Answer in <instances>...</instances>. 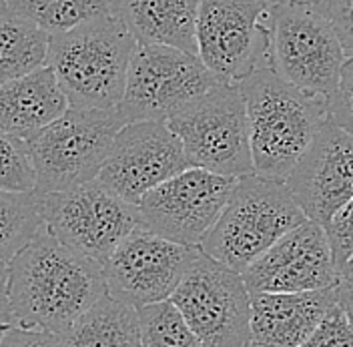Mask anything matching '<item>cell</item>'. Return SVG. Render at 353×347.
<instances>
[{"instance_id": "23", "label": "cell", "mask_w": 353, "mask_h": 347, "mask_svg": "<svg viewBox=\"0 0 353 347\" xmlns=\"http://www.w3.org/2000/svg\"><path fill=\"white\" fill-rule=\"evenodd\" d=\"M8 10L46 32H63L81 22L112 14V0H6Z\"/></svg>"}, {"instance_id": "16", "label": "cell", "mask_w": 353, "mask_h": 347, "mask_svg": "<svg viewBox=\"0 0 353 347\" xmlns=\"http://www.w3.org/2000/svg\"><path fill=\"white\" fill-rule=\"evenodd\" d=\"M285 183L307 219L325 227L353 199V135L325 121Z\"/></svg>"}, {"instance_id": "14", "label": "cell", "mask_w": 353, "mask_h": 347, "mask_svg": "<svg viewBox=\"0 0 353 347\" xmlns=\"http://www.w3.org/2000/svg\"><path fill=\"white\" fill-rule=\"evenodd\" d=\"M189 167L183 143L167 123L141 121L119 130L97 181L139 207L151 189Z\"/></svg>"}, {"instance_id": "4", "label": "cell", "mask_w": 353, "mask_h": 347, "mask_svg": "<svg viewBox=\"0 0 353 347\" xmlns=\"http://www.w3.org/2000/svg\"><path fill=\"white\" fill-rule=\"evenodd\" d=\"M305 221L307 215L285 181L249 175L237 179L225 211L199 247L245 273L253 261Z\"/></svg>"}, {"instance_id": "32", "label": "cell", "mask_w": 353, "mask_h": 347, "mask_svg": "<svg viewBox=\"0 0 353 347\" xmlns=\"http://www.w3.org/2000/svg\"><path fill=\"white\" fill-rule=\"evenodd\" d=\"M339 307L343 309V313L353 326V287L345 283H339Z\"/></svg>"}, {"instance_id": "20", "label": "cell", "mask_w": 353, "mask_h": 347, "mask_svg": "<svg viewBox=\"0 0 353 347\" xmlns=\"http://www.w3.org/2000/svg\"><path fill=\"white\" fill-rule=\"evenodd\" d=\"M61 341L63 347H143L139 309L105 295L61 335Z\"/></svg>"}, {"instance_id": "27", "label": "cell", "mask_w": 353, "mask_h": 347, "mask_svg": "<svg viewBox=\"0 0 353 347\" xmlns=\"http://www.w3.org/2000/svg\"><path fill=\"white\" fill-rule=\"evenodd\" d=\"M323 229L330 239L335 265L341 269L353 257V199L331 217Z\"/></svg>"}, {"instance_id": "12", "label": "cell", "mask_w": 353, "mask_h": 347, "mask_svg": "<svg viewBox=\"0 0 353 347\" xmlns=\"http://www.w3.org/2000/svg\"><path fill=\"white\" fill-rule=\"evenodd\" d=\"M235 185L237 179L189 167L141 199V225L159 237L199 247L225 211Z\"/></svg>"}, {"instance_id": "21", "label": "cell", "mask_w": 353, "mask_h": 347, "mask_svg": "<svg viewBox=\"0 0 353 347\" xmlns=\"http://www.w3.org/2000/svg\"><path fill=\"white\" fill-rule=\"evenodd\" d=\"M50 32L8 8L0 14V85L46 66Z\"/></svg>"}, {"instance_id": "10", "label": "cell", "mask_w": 353, "mask_h": 347, "mask_svg": "<svg viewBox=\"0 0 353 347\" xmlns=\"http://www.w3.org/2000/svg\"><path fill=\"white\" fill-rule=\"evenodd\" d=\"M199 54L165 44H139L123 101L117 109L129 123H167L176 110L219 87Z\"/></svg>"}, {"instance_id": "24", "label": "cell", "mask_w": 353, "mask_h": 347, "mask_svg": "<svg viewBox=\"0 0 353 347\" xmlns=\"http://www.w3.org/2000/svg\"><path fill=\"white\" fill-rule=\"evenodd\" d=\"M143 347H205L173 301L139 309Z\"/></svg>"}, {"instance_id": "22", "label": "cell", "mask_w": 353, "mask_h": 347, "mask_svg": "<svg viewBox=\"0 0 353 347\" xmlns=\"http://www.w3.org/2000/svg\"><path fill=\"white\" fill-rule=\"evenodd\" d=\"M44 229L41 197L0 191V265H8Z\"/></svg>"}, {"instance_id": "19", "label": "cell", "mask_w": 353, "mask_h": 347, "mask_svg": "<svg viewBox=\"0 0 353 347\" xmlns=\"http://www.w3.org/2000/svg\"><path fill=\"white\" fill-rule=\"evenodd\" d=\"M201 0H112V14L139 44H165L197 54Z\"/></svg>"}, {"instance_id": "3", "label": "cell", "mask_w": 353, "mask_h": 347, "mask_svg": "<svg viewBox=\"0 0 353 347\" xmlns=\"http://www.w3.org/2000/svg\"><path fill=\"white\" fill-rule=\"evenodd\" d=\"M139 43L114 14L90 19L52 32L50 66L72 109H117Z\"/></svg>"}, {"instance_id": "13", "label": "cell", "mask_w": 353, "mask_h": 347, "mask_svg": "<svg viewBox=\"0 0 353 347\" xmlns=\"http://www.w3.org/2000/svg\"><path fill=\"white\" fill-rule=\"evenodd\" d=\"M197 251L199 247L159 237L141 225L103 267L109 295L137 309L169 301Z\"/></svg>"}, {"instance_id": "34", "label": "cell", "mask_w": 353, "mask_h": 347, "mask_svg": "<svg viewBox=\"0 0 353 347\" xmlns=\"http://www.w3.org/2000/svg\"><path fill=\"white\" fill-rule=\"evenodd\" d=\"M271 4H303V6H315L319 8L325 0H269Z\"/></svg>"}, {"instance_id": "2", "label": "cell", "mask_w": 353, "mask_h": 347, "mask_svg": "<svg viewBox=\"0 0 353 347\" xmlns=\"http://www.w3.org/2000/svg\"><path fill=\"white\" fill-rule=\"evenodd\" d=\"M237 88L247 107L255 175L287 181L327 121V103L289 85L267 65Z\"/></svg>"}, {"instance_id": "25", "label": "cell", "mask_w": 353, "mask_h": 347, "mask_svg": "<svg viewBox=\"0 0 353 347\" xmlns=\"http://www.w3.org/2000/svg\"><path fill=\"white\" fill-rule=\"evenodd\" d=\"M0 191L32 193L37 191V173L28 143L0 130Z\"/></svg>"}, {"instance_id": "30", "label": "cell", "mask_w": 353, "mask_h": 347, "mask_svg": "<svg viewBox=\"0 0 353 347\" xmlns=\"http://www.w3.org/2000/svg\"><path fill=\"white\" fill-rule=\"evenodd\" d=\"M319 10L330 19L343 48L353 52V0H325Z\"/></svg>"}, {"instance_id": "28", "label": "cell", "mask_w": 353, "mask_h": 347, "mask_svg": "<svg viewBox=\"0 0 353 347\" xmlns=\"http://www.w3.org/2000/svg\"><path fill=\"white\" fill-rule=\"evenodd\" d=\"M299 347H353V326L337 305L323 324L315 329L303 346Z\"/></svg>"}, {"instance_id": "31", "label": "cell", "mask_w": 353, "mask_h": 347, "mask_svg": "<svg viewBox=\"0 0 353 347\" xmlns=\"http://www.w3.org/2000/svg\"><path fill=\"white\" fill-rule=\"evenodd\" d=\"M12 324L8 304V265H0V329Z\"/></svg>"}, {"instance_id": "26", "label": "cell", "mask_w": 353, "mask_h": 347, "mask_svg": "<svg viewBox=\"0 0 353 347\" xmlns=\"http://www.w3.org/2000/svg\"><path fill=\"white\" fill-rule=\"evenodd\" d=\"M327 121L353 135V52L341 66L337 88L327 101Z\"/></svg>"}, {"instance_id": "33", "label": "cell", "mask_w": 353, "mask_h": 347, "mask_svg": "<svg viewBox=\"0 0 353 347\" xmlns=\"http://www.w3.org/2000/svg\"><path fill=\"white\" fill-rule=\"evenodd\" d=\"M339 279H341V283L353 287V257L339 269Z\"/></svg>"}, {"instance_id": "29", "label": "cell", "mask_w": 353, "mask_h": 347, "mask_svg": "<svg viewBox=\"0 0 353 347\" xmlns=\"http://www.w3.org/2000/svg\"><path fill=\"white\" fill-rule=\"evenodd\" d=\"M0 347H63L61 335L8 324L0 329Z\"/></svg>"}, {"instance_id": "17", "label": "cell", "mask_w": 353, "mask_h": 347, "mask_svg": "<svg viewBox=\"0 0 353 347\" xmlns=\"http://www.w3.org/2000/svg\"><path fill=\"white\" fill-rule=\"evenodd\" d=\"M339 305V285L301 293H251V344L299 347Z\"/></svg>"}, {"instance_id": "9", "label": "cell", "mask_w": 353, "mask_h": 347, "mask_svg": "<svg viewBox=\"0 0 353 347\" xmlns=\"http://www.w3.org/2000/svg\"><path fill=\"white\" fill-rule=\"evenodd\" d=\"M171 301L205 347L251 344V291L243 273L201 247Z\"/></svg>"}, {"instance_id": "8", "label": "cell", "mask_w": 353, "mask_h": 347, "mask_svg": "<svg viewBox=\"0 0 353 347\" xmlns=\"http://www.w3.org/2000/svg\"><path fill=\"white\" fill-rule=\"evenodd\" d=\"M44 229L68 249L105 267L117 247L141 227L139 207L97 179L61 193H39Z\"/></svg>"}, {"instance_id": "6", "label": "cell", "mask_w": 353, "mask_h": 347, "mask_svg": "<svg viewBox=\"0 0 353 347\" xmlns=\"http://www.w3.org/2000/svg\"><path fill=\"white\" fill-rule=\"evenodd\" d=\"M345 59L333 24L319 8L271 4L267 66L289 85L327 103Z\"/></svg>"}, {"instance_id": "18", "label": "cell", "mask_w": 353, "mask_h": 347, "mask_svg": "<svg viewBox=\"0 0 353 347\" xmlns=\"http://www.w3.org/2000/svg\"><path fill=\"white\" fill-rule=\"evenodd\" d=\"M68 110V101L50 66L0 85V130L22 141L54 123Z\"/></svg>"}, {"instance_id": "1", "label": "cell", "mask_w": 353, "mask_h": 347, "mask_svg": "<svg viewBox=\"0 0 353 347\" xmlns=\"http://www.w3.org/2000/svg\"><path fill=\"white\" fill-rule=\"evenodd\" d=\"M109 287L103 267L43 229L8 263L12 324L63 335Z\"/></svg>"}, {"instance_id": "36", "label": "cell", "mask_w": 353, "mask_h": 347, "mask_svg": "<svg viewBox=\"0 0 353 347\" xmlns=\"http://www.w3.org/2000/svg\"><path fill=\"white\" fill-rule=\"evenodd\" d=\"M247 347H257V346H253V344H249V346H247Z\"/></svg>"}, {"instance_id": "11", "label": "cell", "mask_w": 353, "mask_h": 347, "mask_svg": "<svg viewBox=\"0 0 353 347\" xmlns=\"http://www.w3.org/2000/svg\"><path fill=\"white\" fill-rule=\"evenodd\" d=\"M269 0H201L197 54L223 85L267 65Z\"/></svg>"}, {"instance_id": "7", "label": "cell", "mask_w": 353, "mask_h": 347, "mask_svg": "<svg viewBox=\"0 0 353 347\" xmlns=\"http://www.w3.org/2000/svg\"><path fill=\"white\" fill-rule=\"evenodd\" d=\"M183 143L191 167L243 179L255 175L249 119L237 85H219L167 121Z\"/></svg>"}, {"instance_id": "5", "label": "cell", "mask_w": 353, "mask_h": 347, "mask_svg": "<svg viewBox=\"0 0 353 347\" xmlns=\"http://www.w3.org/2000/svg\"><path fill=\"white\" fill-rule=\"evenodd\" d=\"M125 125L119 109L68 107L63 117L26 141L37 193H61L94 181Z\"/></svg>"}, {"instance_id": "35", "label": "cell", "mask_w": 353, "mask_h": 347, "mask_svg": "<svg viewBox=\"0 0 353 347\" xmlns=\"http://www.w3.org/2000/svg\"><path fill=\"white\" fill-rule=\"evenodd\" d=\"M6 8H8V4H6V0H0V14H2V12H4Z\"/></svg>"}, {"instance_id": "15", "label": "cell", "mask_w": 353, "mask_h": 347, "mask_svg": "<svg viewBox=\"0 0 353 347\" xmlns=\"http://www.w3.org/2000/svg\"><path fill=\"white\" fill-rule=\"evenodd\" d=\"M243 279L251 293H301L341 283L327 233L311 219L253 261Z\"/></svg>"}]
</instances>
